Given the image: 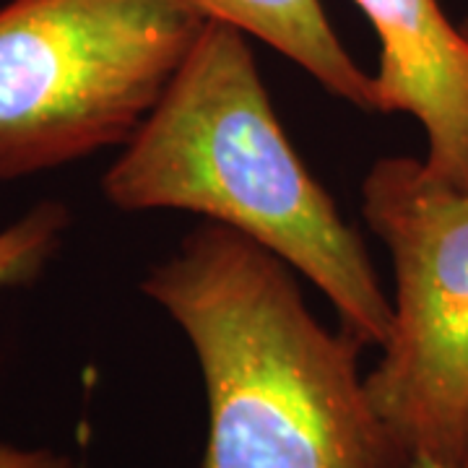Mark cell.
I'll return each instance as SVG.
<instances>
[{"mask_svg": "<svg viewBox=\"0 0 468 468\" xmlns=\"http://www.w3.org/2000/svg\"><path fill=\"white\" fill-rule=\"evenodd\" d=\"M141 289L198 356L203 468H411L359 375L365 344L307 310L276 252L206 221Z\"/></svg>", "mask_w": 468, "mask_h": 468, "instance_id": "cell-1", "label": "cell"}, {"mask_svg": "<svg viewBox=\"0 0 468 468\" xmlns=\"http://www.w3.org/2000/svg\"><path fill=\"white\" fill-rule=\"evenodd\" d=\"M362 214L396 276L369 399L411 461L468 466V190L435 183L414 156H383Z\"/></svg>", "mask_w": 468, "mask_h": 468, "instance_id": "cell-4", "label": "cell"}, {"mask_svg": "<svg viewBox=\"0 0 468 468\" xmlns=\"http://www.w3.org/2000/svg\"><path fill=\"white\" fill-rule=\"evenodd\" d=\"M208 18L185 0L0 8V183L125 146Z\"/></svg>", "mask_w": 468, "mask_h": 468, "instance_id": "cell-3", "label": "cell"}, {"mask_svg": "<svg viewBox=\"0 0 468 468\" xmlns=\"http://www.w3.org/2000/svg\"><path fill=\"white\" fill-rule=\"evenodd\" d=\"M0 468H73V461L50 448H16L0 442Z\"/></svg>", "mask_w": 468, "mask_h": 468, "instance_id": "cell-8", "label": "cell"}, {"mask_svg": "<svg viewBox=\"0 0 468 468\" xmlns=\"http://www.w3.org/2000/svg\"><path fill=\"white\" fill-rule=\"evenodd\" d=\"M70 227L60 201H42L0 232V292L37 282L58 255Z\"/></svg>", "mask_w": 468, "mask_h": 468, "instance_id": "cell-7", "label": "cell"}, {"mask_svg": "<svg viewBox=\"0 0 468 468\" xmlns=\"http://www.w3.org/2000/svg\"><path fill=\"white\" fill-rule=\"evenodd\" d=\"M245 37L206 21L101 193L125 214L190 211L250 237L318 286L346 334L383 349L393 300L362 237L289 144Z\"/></svg>", "mask_w": 468, "mask_h": 468, "instance_id": "cell-2", "label": "cell"}, {"mask_svg": "<svg viewBox=\"0 0 468 468\" xmlns=\"http://www.w3.org/2000/svg\"><path fill=\"white\" fill-rule=\"evenodd\" d=\"M461 29H463V34H466V37H468V16L463 18V24H461Z\"/></svg>", "mask_w": 468, "mask_h": 468, "instance_id": "cell-10", "label": "cell"}, {"mask_svg": "<svg viewBox=\"0 0 468 468\" xmlns=\"http://www.w3.org/2000/svg\"><path fill=\"white\" fill-rule=\"evenodd\" d=\"M380 39L378 112H406L427 133L435 183L468 190V37L440 0H354Z\"/></svg>", "mask_w": 468, "mask_h": 468, "instance_id": "cell-5", "label": "cell"}, {"mask_svg": "<svg viewBox=\"0 0 468 468\" xmlns=\"http://www.w3.org/2000/svg\"><path fill=\"white\" fill-rule=\"evenodd\" d=\"M211 21L258 37L304 68L325 91L365 112H378L375 79L335 37L320 0H185Z\"/></svg>", "mask_w": 468, "mask_h": 468, "instance_id": "cell-6", "label": "cell"}, {"mask_svg": "<svg viewBox=\"0 0 468 468\" xmlns=\"http://www.w3.org/2000/svg\"><path fill=\"white\" fill-rule=\"evenodd\" d=\"M411 468H468V466H442V463H435V461H414Z\"/></svg>", "mask_w": 468, "mask_h": 468, "instance_id": "cell-9", "label": "cell"}]
</instances>
